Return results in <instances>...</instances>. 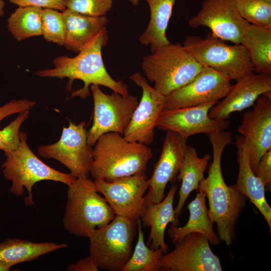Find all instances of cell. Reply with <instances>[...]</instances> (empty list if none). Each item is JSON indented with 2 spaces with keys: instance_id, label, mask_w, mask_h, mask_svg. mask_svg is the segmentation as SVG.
I'll list each match as a JSON object with an SVG mask.
<instances>
[{
  "instance_id": "8d00e7d4",
  "label": "cell",
  "mask_w": 271,
  "mask_h": 271,
  "mask_svg": "<svg viewBox=\"0 0 271 271\" xmlns=\"http://www.w3.org/2000/svg\"><path fill=\"white\" fill-rule=\"evenodd\" d=\"M99 268L93 259L89 256L77 260L74 263L69 264L67 268L68 271H98Z\"/></svg>"
},
{
  "instance_id": "e0dca14e",
  "label": "cell",
  "mask_w": 271,
  "mask_h": 271,
  "mask_svg": "<svg viewBox=\"0 0 271 271\" xmlns=\"http://www.w3.org/2000/svg\"><path fill=\"white\" fill-rule=\"evenodd\" d=\"M217 102L164 110L158 119L156 127L175 132L186 139L197 133L208 135L224 130L229 125L228 120L211 118L208 115L210 109Z\"/></svg>"
},
{
  "instance_id": "d6986e66",
  "label": "cell",
  "mask_w": 271,
  "mask_h": 271,
  "mask_svg": "<svg viewBox=\"0 0 271 271\" xmlns=\"http://www.w3.org/2000/svg\"><path fill=\"white\" fill-rule=\"evenodd\" d=\"M271 92V74L251 71L231 85L224 99L209 110L211 118L227 119L232 112L241 111L254 104L262 94Z\"/></svg>"
},
{
  "instance_id": "d6a6232c",
  "label": "cell",
  "mask_w": 271,
  "mask_h": 271,
  "mask_svg": "<svg viewBox=\"0 0 271 271\" xmlns=\"http://www.w3.org/2000/svg\"><path fill=\"white\" fill-rule=\"evenodd\" d=\"M66 9L91 17H100L111 10L113 0H64Z\"/></svg>"
},
{
  "instance_id": "74e56055",
  "label": "cell",
  "mask_w": 271,
  "mask_h": 271,
  "mask_svg": "<svg viewBox=\"0 0 271 271\" xmlns=\"http://www.w3.org/2000/svg\"><path fill=\"white\" fill-rule=\"evenodd\" d=\"M12 266L4 264L3 263H0V271H8L10 270Z\"/></svg>"
},
{
  "instance_id": "5b68a950",
  "label": "cell",
  "mask_w": 271,
  "mask_h": 271,
  "mask_svg": "<svg viewBox=\"0 0 271 271\" xmlns=\"http://www.w3.org/2000/svg\"><path fill=\"white\" fill-rule=\"evenodd\" d=\"M203 67L183 45L171 43L144 57L141 64L146 79L165 96L190 82Z\"/></svg>"
},
{
  "instance_id": "83f0119b",
  "label": "cell",
  "mask_w": 271,
  "mask_h": 271,
  "mask_svg": "<svg viewBox=\"0 0 271 271\" xmlns=\"http://www.w3.org/2000/svg\"><path fill=\"white\" fill-rule=\"evenodd\" d=\"M42 8L19 7L8 20V31L17 41L42 35Z\"/></svg>"
},
{
  "instance_id": "4fadbf2b",
  "label": "cell",
  "mask_w": 271,
  "mask_h": 271,
  "mask_svg": "<svg viewBox=\"0 0 271 271\" xmlns=\"http://www.w3.org/2000/svg\"><path fill=\"white\" fill-rule=\"evenodd\" d=\"M174 249L160 260L163 271H221L220 258L212 251L208 239L198 232L174 243Z\"/></svg>"
},
{
  "instance_id": "f546056e",
  "label": "cell",
  "mask_w": 271,
  "mask_h": 271,
  "mask_svg": "<svg viewBox=\"0 0 271 271\" xmlns=\"http://www.w3.org/2000/svg\"><path fill=\"white\" fill-rule=\"evenodd\" d=\"M240 16L250 24L271 27V0H232Z\"/></svg>"
},
{
  "instance_id": "7c38bea8",
  "label": "cell",
  "mask_w": 271,
  "mask_h": 271,
  "mask_svg": "<svg viewBox=\"0 0 271 271\" xmlns=\"http://www.w3.org/2000/svg\"><path fill=\"white\" fill-rule=\"evenodd\" d=\"M231 85L230 80L222 74L203 66L190 82L165 96L164 110L218 102L226 96Z\"/></svg>"
},
{
  "instance_id": "8fae6325",
  "label": "cell",
  "mask_w": 271,
  "mask_h": 271,
  "mask_svg": "<svg viewBox=\"0 0 271 271\" xmlns=\"http://www.w3.org/2000/svg\"><path fill=\"white\" fill-rule=\"evenodd\" d=\"M97 191L102 194L115 215L133 220L141 218L145 208V194L150 180L146 174L125 176L107 182L94 180Z\"/></svg>"
},
{
  "instance_id": "7a4b0ae2",
  "label": "cell",
  "mask_w": 271,
  "mask_h": 271,
  "mask_svg": "<svg viewBox=\"0 0 271 271\" xmlns=\"http://www.w3.org/2000/svg\"><path fill=\"white\" fill-rule=\"evenodd\" d=\"M107 41L108 31L106 28L75 57H57L53 61L54 68L38 70L35 74L42 77L68 78V90L71 89L74 80H81L84 83L83 88L73 91L72 97L86 99L90 94L89 87L93 84L104 86L122 95H128V86L122 80L113 79L105 67L101 49Z\"/></svg>"
},
{
  "instance_id": "836d02e7",
  "label": "cell",
  "mask_w": 271,
  "mask_h": 271,
  "mask_svg": "<svg viewBox=\"0 0 271 271\" xmlns=\"http://www.w3.org/2000/svg\"><path fill=\"white\" fill-rule=\"evenodd\" d=\"M36 104L35 101L28 99H13L0 107V122L6 117L13 114L19 113L25 110H30Z\"/></svg>"
},
{
  "instance_id": "4dcf8cb0",
  "label": "cell",
  "mask_w": 271,
  "mask_h": 271,
  "mask_svg": "<svg viewBox=\"0 0 271 271\" xmlns=\"http://www.w3.org/2000/svg\"><path fill=\"white\" fill-rule=\"evenodd\" d=\"M42 35L48 42H53L59 46H64L65 28L62 13L54 9H43Z\"/></svg>"
},
{
  "instance_id": "cb8c5ba5",
  "label": "cell",
  "mask_w": 271,
  "mask_h": 271,
  "mask_svg": "<svg viewBox=\"0 0 271 271\" xmlns=\"http://www.w3.org/2000/svg\"><path fill=\"white\" fill-rule=\"evenodd\" d=\"M211 159L210 154L199 158L195 149L187 146L177 177L181 184L178 193V202L175 209L176 217L181 215L183 208L190 194L195 190L198 191L199 183L204 178V173Z\"/></svg>"
},
{
  "instance_id": "f1b7e54d",
  "label": "cell",
  "mask_w": 271,
  "mask_h": 271,
  "mask_svg": "<svg viewBox=\"0 0 271 271\" xmlns=\"http://www.w3.org/2000/svg\"><path fill=\"white\" fill-rule=\"evenodd\" d=\"M138 221V240L129 260L122 271H159L164 254L161 248L152 249L146 244L141 219Z\"/></svg>"
},
{
  "instance_id": "5bb4252c",
  "label": "cell",
  "mask_w": 271,
  "mask_h": 271,
  "mask_svg": "<svg viewBox=\"0 0 271 271\" xmlns=\"http://www.w3.org/2000/svg\"><path fill=\"white\" fill-rule=\"evenodd\" d=\"M129 78L142 89V95L123 136L128 142L149 146L154 140V129L164 110L165 96L159 92L139 72Z\"/></svg>"
},
{
  "instance_id": "603a6c76",
  "label": "cell",
  "mask_w": 271,
  "mask_h": 271,
  "mask_svg": "<svg viewBox=\"0 0 271 271\" xmlns=\"http://www.w3.org/2000/svg\"><path fill=\"white\" fill-rule=\"evenodd\" d=\"M205 198L202 192L198 191L195 198L187 206L190 214L187 223L182 227L172 225L170 226L168 234L174 243L193 232L202 234L212 245H216L220 243V240L213 230L214 223L208 215Z\"/></svg>"
},
{
  "instance_id": "4316f807",
  "label": "cell",
  "mask_w": 271,
  "mask_h": 271,
  "mask_svg": "<svg viewBox=\"0 0 271 271\" xmlns=\"http://www.w3.org/2000/svg\"><path fill=\"white\" fill-rule=\"evenodd\" d=\"M67 247L65 243L34 242L27 240L11 239L0 243V263L12 266L31 261L40 256Z\"/></svg>"
},
{
  "instance_id": "d4e9b609",
  "label": "cell",
  "mask_w": 271,
  "mask_h": 271,
  "mask_svg": "<svg viewBox=\"0 0 271 271\" xmlns=\"http://www.w3.org/2000/svg\"><path fill=\"white\" fill-rule=\"evenodd\" d=\"M241 44L248 53L253 71L271 74V27L249 23Z\"/></svg>"
},
{
  "instance_id": "1f68e13d",
  "label": "cell",
  "mask_w": 271,
  "mask_h": 271,
  "mask_svg": "<svg viewBox=\"0 0 271 271\" xmlns=\"http://www.w3.org/2000/svg\"><path fill=\"white\" fill-rule=\"evenodd\" d=\"M29 115L30 110L22 111L7 126L0 129V150L6 153L18 148L20 143V127Z\"/></svg>"
},
{
  "instance_id": "30bf717a",
  "label": "cell",
  "mask_w": 271,
  "mask_h": 271,
  "mask_svg": "<svg viewBox=\"0 0 271 271\" xmlns=\"http://www.w3.org/2000/svg\"><path fill=\"white\" fill-rule=\"evenodd\" d=\"M37 151L44 158L53 159L61 163L75 178H88L93 160L92 148L87 143L84 121L76 124L69 120L58 141L41 146Z\"/></svg>"
},
{
  "instance_id": "9c48e42d",
  "label": "cell",
  "mask_w": 271,
  "mask_h": 271,
  "mask_svg": "<svg viewBox=\"0 0 271 271\" xmlns=\"http://www.w3.org/2000/svg\"><path fill=\"white\" fill-rule=\"evenodd\" d=\"M94 103L93 123L87 131L88 145L93 147L98 138L108 132L122 135L129 124L139 101L134 95H122L112 91L103 92L98 85L90 88Z\"/></svg>"
},
{
  "instance_id": "7402d4cb",
  "label": "cell",
  "mask_w": 271,
  "mask_h": 271,
  "mask_svg": "<svg viewBox=\"0 0 271 271\" xmlns=\"http://www.w3.org/2000/svg\"><path fill=\"white\" fill-rule=\"evenodd\" d=\"M62 14L65 28L64 46L76 53H79L105 29L108 22L105 16H88L69 9Z\"/></svg>"
},
{
  "instance_id": "3957f363",
  "label": "cell",
  "mask_w": 271,
  "mask_h": 271,
  "mask_svg": "<svg viewBox=\"0 0 271 271\" xmlns=\"http://www.w3.org/2000/svg\"><path fill=\"white\" fill-rule=\"evenodd\" d=\"M92 155L90 174L94 180L107 182L146 174L153 156L148 146L128 142L123 135L112 132L98 138L92 147Z\"/></svg>"
},
{
  "instance_id": "52a82bcc",
  "label": "cell",
  "mask_w": 271,
  "mask_h": 271,
  "mask_svg": "<svg viewBox=\"0 0 271 271\" xmlns=\"http://www.w3.org/2000/svg\"><path fill=\"white\" fill-rule=\"evenodd\" d=\"M137 230V220L115 215L108 224L90 234V255L99 268L122 271L132 253Z\"/></svg>"
},
{
  "instance_id": "484cf974",
  "label": "cell",
  "mask_w": 271,
  "mask_h": 271,
  "mask_svg": "<svg viewBox=\"0 0 271 271\" xmlns=\"http://www.w3.org/2000/svg\"><path fill=\"white\" fill-rule=\"evenodd\" d=\"M150 10L149 23L140 36V42L149 46L151 53L163 46L169 44L166 30L172 15L176 0H146Z\"/></svg>"
},
{
  "instance_id": "277c9868",
  "label": "cell",
  "mask_w": 271,
  "mask_h": 271,
  "mask_svg": "<svg viewBox=\"0 0 271 271\" xmlns=\"http://www.w3.org/2000/svg\"><path fill=\"white\" fill-rule=\"evenodd\" d=\"M68 186L63 219L64 228L78 237H87L95 229L108 224L115 214L97 191L94 181L76 178Z\"/></svg>"
},
{
  "instance_id": "9a60e30c",
  "label": "cell",
  "mask_w": 271,
  "mask_h": 271,
  "mask_svg": "<svg viewBox=\"0 0 271 271\" xmlns=\"http://www.w3.org/2000/svg\"><path fill=\"white\" fill-rule=\"evenodd\" d=\"M188 24L194 28L207 27L215 36L238 44L249 23L240 16L232 0H204Z\"/></svg>"
},
{
  "instance_id": "e575fe53",
  "label": "cell",
  "mask_w": 271,
  "mask_h": 271,
  "mask_svg": "<svg viewBox=\"0 0 271 271\" xmlns=\"http://www.w3.org/2000/svg\"><path fill=\"white\" fill-rule=\"evenodd\" d=\"M261 181L265 189L270 190L271 185V149L265 152L260 159L254 172Z\"/></svg>"
},
{
  "instance_id": "ffe728a7",
  "label": "cell",
  "mask_w": 271,
  "mask_h": 271,
  "mask_svg": "<svg viewBox=\"0 0 271 271\" xmlns=\"http://www.w3.org/2000/svg\"><path fill=\"white\" fill-rule=\"evenodd\" d=\"M237 161L239 171L235 188L258 209L271 229V208L265 199V189L261 181L254 175L249 164L248 145L242 136H236Z\"/></svg>"
},
{
  "instance_id": "ba28073f",
  "label": "cell",
  "mask_w": 271,
  "mask_h": 271,
  "mask_svg": "<svg viewBox=\"0 0 271 271\" xmlns=\"http://www.w3.org/2000/svg\"><path fill=\"white\" fill-rule=\"evenodd\" d=\"M183 46L203 66L214 69L229 80L236 81L253 71L248 53L242 44L228 45L211 32L204 38L188 36Z\"/></svg>"
},
{
  "instance_id": "f35d334b",
  "label": "cell",
  "mask_w": 271,
  "mask_h": 271,
  "mask_svg": "<svg viewBox=\"0 0 271 271\" xmlns=\"http://www.w3.org/2000/svg\"><path fill=\"white\" fill-rule=\"evenodd\" d=\"M5 2L3 0H0V17H2L4 15V7Z\"/></svg>"
},
{
  "instance_id": "2e32d148",
  "label": "cell",
  "mask_w": 271,
  "mask_h": 271,
  "mask_svg": "<svg viewBox=\"0 0 271 271\" xmlns=\"http://www.w3.org/2000/svg\"><path fill=\"white\" fill-rule=\"evenodd\" d=\"M161 153L154 166L149 190L145 196V207L162 201L168 183L175 184L187 148L186 138L172 131H166Z\"/></svg>"
},
{
  "instance_id": "ab89813d",
  "label": "cell",
  "mask_w": 271,
  "mask_h": 271,
  "mask_svg": "<svg viewBox=\"0 0 271 271\" xmlns=\"http://www.w3.org/2000/svg\"><path fill=\"white\" fill-rule=\"evenodd\" d=\"M129 1L133 6H138L140 2V0H129Z\"/></svg>"
},
{
  "instance_id": "8992f818",
  "label": "cell",
  "mask_w": 271,
  "mask_h": 271,
  "mask_svg": "<svg viewBox=\"0 0 271 271\" xmlns=\"http://www.w3.org/2000/svg\"><path fill=\"white\" fill-rule=\"evenodd\" d=\"M6 159L2 165L3 174L7 180L12 182L10 191L18 196L27 190L28 196L25 199L26 205L34 204L32 189L42 181H53L67 186L76 178L70 173L66 174L49 166L33 153L27 142L26 132L20 131V143L18 148L5 153Z\"/></svg>"
},
{
  "instance_id": "d590c367",
  "label": "cell",
  "mask_w": 271,
  "mask_h": 271,
  "mask_svg": "<svg viewBox=\"0 0 271 271\" xmlns=\"http://www.w3.org/2000/svg\"><path fill=\"white\" fill-rule=\"evenodd\" d=\"M10 3L20 7H36L48 8L64 12L66 10L64 0H9Z\"/></svg>"
},
{
  "instance_id": "44dd1931",
  "label": "cell",
  "mask_w": 271,
  "mask_h": 271,
  "mask_svg": "<svg viewBox=\"0 0 271 271\" xmlns=\"http://www.w3.org/2000/svg\"><path fill=\"white\" fill-rule=\"evenodd\" d=\"M178 185L173 184L162 201L145 207L140 218L142 225L150 227L151 229L147 245L152 249L161 248L164 254L169 250L165 239L167 225L170 223L174 226L179 225V220L176 216L173 205Z\"/></svg>"
},
{
  "instance_id": "ac0fdd59",
  "label": "cell",
  "mask_w": 271,
  "mask_h": 271,
  "mask_svg": "<svg viewBox=\"0 0 271 271\" xmlns=\"http://www.w3.org/2000/svg\"><path fill=\"white\" fill-rule=\"evenodd\" d=\"M253 109L244 112L238 131L246 140L254 173L263 155L271 149V92L262 94Z\"/></svg>"
},
{
  "instance_id": "6da1fadb",
  "label": "cell",
  "mask_w": 271,
  "mask_h": 271,
  "mask_svg": "<svg viewBox=\"0 0 271 271\" xmlns=\"http://www.w3.org/2000/svg\"><path fill=\"white\" fill-rule=\"evenodd\" d=\"M213 161L208 166V175L199 183L198 191L209 202L208 215L216 224L220 241L230 245L235 238V230L240 216L245 208L246 197L234 185L228 186L221 170V157L226 147L232 143V133L222 130L208 134Z\"/></svg>"
}]
</instances>
